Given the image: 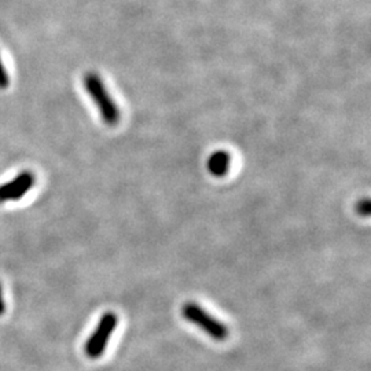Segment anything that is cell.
Segmentation results:
<instances>
[{"label":"cell","mask_w":371,"mask_h":371,"mask_svg":"<svg viewBox=\"0 0 371 371\" xmlns=\"http://www.w3.org/2000/svg\"><path fill=\"white\" fill-rule=\"evenodd\" d=\"M83 84L86 91L91 96L93 103L96 105V109L103 123L109 126H115L120 123L122 120L120 108L116 105V102L106 90V86L102 82V79L96 73L89 72L87 74H84Z\"/></svg>","instance_id":"1"},{"label":"cell","mask_w":371,"mask_h":371,"mask_svg":"<svg viewBox=\"0 0 371 371\" xmlns=\"http://www.w3.org/2000/svg\"><path fill=\"white\" fill-rule=\"evenodd\" d=\"M182 315L186 320H188L193 325H197L202 332H205L208 336H211L215 341L227 340L230 330L227 326L220 322L216 318H214L209 312L201 308L195 303H186L182 307Z\"/></svg>","instance_id":"2"},{"label":"cell","mask_w":371,"mask_h":371,"mask_svg":"<svg viewBox=\"0 0 371 371\" xmlns=\"http://www.w3.org/2000/svg\"><path fill=\"white\" fill-rule=\"evenodd\" d=\"M119 318L115 312H106L100 318L98 326L84 346V352L90 359H98L106 351V346L116 330Z\"/></svg>","instance_id":"3"},{"label":"cell","mask_w":371,"mask_h":371,"mask_svg":"<svg viewBox=\"0 0 371 371\" xmlns=\"http://www.w3.org/2000/svg\"><path fill=\"white\" fill-rule=\"evenodd\" d=\"M34 185V175L25 171L15 176L11 182L0 186V202L3 201H17L22 198Z\"/></svg>","instance_id":"4"},{"label":"cell","mask_w":371,"mask_h":371,"mask_svg":"<svg viewBox=\"0 0 371 371\" xmlns=\"http://www.w3.org/2000/svg\"><path fill=\"white\" fill-rule=\"evenodd\" d=\"M208 171L215 178H224L231 169V155L226 150H217L208 158Z\"/></svg>","instance_id":"5"},{"label":"cell","mask_w":371,"mask_h":371,"mask_svg":"<svg viewBox=\"0 0 371 371\" xmlns=\"http://www.w3.org/2000/svg\"><path fill=\"white\" fill-rule=\"evenodd\" d=\"M370 201H369L367 198L360 200V201L356 204V212H358V215H360V216H369V215H370Z\"/></svg>","instance_id":"6"},{"label":"cell","mask_w":371,"mask_h":371,"mask_svg":"<svg viewBox=\"0 0 371 371\" xmlns=\"http://www.w3.org/2000/svg\"><path fill=\"white\" fill-rule=\"evenodd\" d=\"M10 84V77L3 66V62L0 60V89H7Z\"/></svg>","instance_id":"7"},{"label":"cell","mask_w":371,"mask_h":371,"mask_svg":"<svg viewBox=\"0 0 371 371\" xmlns=\"http://www.w3.org/2000/svg\"><path fill=\"white\" fill-rule=\"evenodd\" d=\"M6 311V304H4V299H3V292H1V286H0V315H3Z\"/></svg>","instance_id":"8"}]
</instances>
